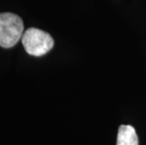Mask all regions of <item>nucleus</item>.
Masks as SVG:
<instances>
[{"label":"nucleus","instance_id":"obj_1","mask_svg":"<svg viewBox=\"0 0 146 145\" xmlns=\"http://www.w3.org/2000/svg\"><path fill=\"white\" fill-rule=\"evenodd\" d=\"M24 32L23 20L14 13H0V46L10 48L22 38Z\"/></svg>","mask_w":146,"mask_h":145},{"label":"nucleus","instance_id":"obj_2","mask_svg":"<svg viewBox=\"0 0 146 145\" xmlns=\"http://www.w3.org/2000/svg\"><path fill=\"white\" fill-rule=\"evenodd\" d=\"M22 44L27 54L41 57L53 48L54 40L47 32L35 27H30L22 36Z\"/></svg>","mask_w":146,"mask_h":145},{"label":"nucleus","instance_id":"obj_3","mask_svg":"<svg viewBox=\"0 0 146 145\" xmlns=\"http://www.w3.org/2000/svg\"><path fill=\"white\" fill-rule=\"evenodd\" d=\"M116 145H139L136 130L131 125H121L118 130Z\"/></svg>","mask_w":146,"mask_h":145}]
</instances>
